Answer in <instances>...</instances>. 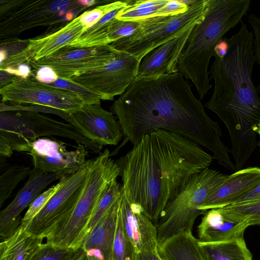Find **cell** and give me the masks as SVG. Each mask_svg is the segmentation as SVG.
I'll use <instances>...</instances> for the list:
<instances>
[{
	"mask_svg": "<svg viewBox=\"0 0 260 260\" xmlns=\"http://www.w3.org/2000/svg\"><path fill=\"white\" fill-rule=\"evenodd\" d=\"M204 107L179 72L137 77L111 110L118 119L124 142L134 146L146 134L167 131L207 149L219 165L235 171L230 150L221 140L220 127Z\"/></svg>",
	"mask_w": 260,
	"mask_h": 260,
	"instance_id": "6da1fadb",
	"label": "cell"
},
{
	"mask_svg": "<svg viewBox=\"0 0 260 260\" xmlns=\"http://www.w3.org/2000/svg\"><path fill=\"white\" fill-rule=\"evenodd\" d=\"M213 156L178 134L163 129L144 136L115 162L121 190L156 226L168 204L194 174L209 168Z\"/></svg>",
	"mask_w": 260,
	"mask_h": 260,
	"instance_id": "7a4b0ae2",
	"label": "cell"
},
{
	"mask_svg": "<svg viewBox=\"0 0 260 260\" xmlns=\"http://www.w3.org/2000/svg\"><path fill=\"white\" fill-rule=\"evenodd\" d=\"M227 41L226 53L214 56L209 79L213 80L214 88L204 106L224 124L246 128L260 122V95L252 78L253 32L241 22L239 30Z\"/></svg>",
	"mask_w": 260,
	"mask_h": 260,
	"instance_id": "3957f363",
	"label": "cell"
},
{
	"mask_svg": "<svg viewBox=\"0 0 260 260\" xmlns=\"http://www.w3.org/2000/svg\"><path fill=\"white\" fill-rule=\"evenodd\" d=\"M250 0H209L203 17L191 29L179 57V72L195 86L201 99L212 87L208 67L223 36L247 13Z\"/></svg>",
	"mask_w": 260,
	"mask_h": 260,
	"instance_id": "277c9868",
	"label": "cell"
},
{
	"mask_svg": "<svg viewBox=\"0 0 260 260\" xmlns=\"http://www.w3.org/2000/svg\"><path fill=\"white\" fill-rule=\"evenodd\" d=\"M104 1L1 0L0 45L17 40L22 31L39 26L70 22L87 8Z\"/></svg>",
	"mask_w": 260,
	"mask_h": 260,
	"instance_id": "5b68a950",
	"label": "cell"
},
{
	"mask_svg": "<svg viewBox=\"0 0 260 260\" xmlns=\"http://www.w3.org/2000/svg\"><path fill=\"white\" fill-rule=\"evenodd\" d=\"M110 156L109 150L105 149L98 157L87 160V173L76 205L64 225L46 243L56 247L81 248L98 203L109 185L119 176V168Z\"/></svg>",
	"mask_w": 260,
	"mask_h": 260,
	"instance_id": "8992f818",
	"label": "cell"
},
{
	"mask_svg": "<svg viewBox=\"0 0 260 260\" xmlns=\"http://www.w3.org/2000/svg\"><path fill=\"white\" fill-rule=\"evenodd\" d=\"M228 175L206 168L193 175L167 205L156 225L158 244L175 235L192 233L196 218L208 194Z\"/></svg>",
	"mask_w": 260,
	"mask_h": 260,
	"instance_id": "52a82bcc",
	"label": "cell"
},
{
	"mask_svg": "<svg viewBox=\"0 0 260 260\" xmlns=\"http://www.w3.org/2000/svg\"><path fill=\"white\" fill-rule=\"evenodd\" d=\"M209 2L195 0L184 13L154 16L139 21V26L132 35L110 45L116 50L126 52L141 60L150 51L199 22L204 16Z\"/></svg>",
	"mask_w": 260,
	"mask_h": 260,
	"instance_id": "ba28073f",
	"label": "cell"
},
{
	"mask_svg": "<svg viewBox=\"0 0 260 260\" xmlns=\"http://www.w3.org/2000/svg\"><path fill=\"white\" fill-rule=\"evenodd\" d=\"M0 130L33 141L39 137L59 136L75 141L95 153L103 146L84 137L72 124L55 120L38 112L19 106L1 104Z\"/></svg>",
	"mask_w": 260,
	"mask_h": 260,
	"instance_id": "9c48e42d",
	"label": "cell"
},
{
	"mask_svg": "<svg viewBox=\"0 0 260 260\" xmlns=\"http://www.w3.org/2000/svg\"><path fill=\"white\" fill-rule=\"evenodd\" d=\"M0 93L2 102L41 107L66 121L69 114L85 104L76 93L40 82L34 78H19L0 88Z\"/></svg>",
	"mask_w": 260,
	"mask_h": 260,
	"instance_id": "30bf717a",
	"label": "cell"
},
{
	"mask_svg": "<svg viewBox=\"0 0 260 260\" xmlns=\"http://www.w3.org/2000/svg\"><path fill=\"white\" fill-rule=\"evenodd\" d=\"M87 170V160L85 166L77 172L60 180L59 188L43 209L30 221L24 224L29 232L47 241L62 228L76 205Z\"/></svg>",
	"mask_w": 260,
	"mask_h": 260,
	"instance_id": "8fae6325",
	"label": "cell"
},
{
	"mask_svg": "<svg viewBox=\"0 0 260 260\" xmlns=\"http://www.w3.org/2000/svg\"><path fill=\"white\" fill-rule=\"evenodd\" d=\"M117 51L110 44L83 48L67 46L48 57L26 64L32 72L41 67H49L58 78L70 80L104 66L113 59Z\"/></svg>",
	"mask_w": 260,
	"mask_h": 260,
	"instance_id": "7c38bea8",
	"label": "cell"
},
{
	"mask_svg": "<svg viewBox=\"0 0 260 260\" xmlns=\"http://www.w3.org/2000/svg\"><path fill=\"white\" fill-rule=\"evenodd\" d=\"M140 61L118 50L113 59L104 66L70 80L96 93L102 100L112 101L123 93L137 77Z\"/></svg>",
	"mask_w": 260,
	"mask_h": 260,
	"instance_id": "4fadbf2b",
	"label": "cell"
},
{
	"mask_svg": "<svg viewBox=\"0 0 260 260\" xmlns=\"http://www.w3.org/2000/svg\"><path fill=\"white\" fill-rule=\"evenodd\" d=\"M64 144L59 140L38 138L29 142L25 153L31 156L34 168L57 174L61 180L84 167L88 156L84 145L78 144L75 150L68 151Z\"/></svg>",
	"mask_w": 260,
	"mask_h": 260,
	"instance_id": "5bb4252c",
	"label": "cell"
},
{
	"mask_svg": "<svg viewBox=\"0 0 260 260\" xmlns=\"http://www.w3.org/2000/svg\"><path fill=\"white\" fill-rule=\"evenodd\" d=\"M85 30L80 16L60 28L43 36L28 40L21 51L7 56L1 61L0 71H8L22 64L36 61L52 54L59 49L70 45Z\"/></svg>",
	"mask_w": 260,
	"mask_h": 260,
	"instance_id": "9a60e30c",
	"label": "cell"
},
{
	"mask_svg": "<svg viewBox=\"0 0 260 260\" xmlns=\"http://www.w3.org/2000/svg\"><path fill=\"white\" fill-rule=\"evenodd\" d=\"M86 139L103 145H116L123 136L119 121L100 104H84L68 114L67 121Z\"/></svg>",
	"mask_w": 260,
	"mask_h": 260,
	"instance_id": "2e32d148",
	"label": "cell"
},
{
	"mask_svg": "<svg viewBox=\"0 0 260 260\" xmlns=\"http://www.w3.org/2000/svg\"><path fill=\"white\" fill-rule=\"evenodd\" d=\"M59 179L57 174L45 172L34 168L28 179L14 200L0 212V236L5 239L11 236L21 223L20 213L50 184Z\"/></svg>",
	"mask_w": 260,
	"mask_h": 260,
	"instance_id": "e0dca14e",
	"label": "cell"
},
{
	"mask_svg": "<svg viewBox=\"0 0 260 260\" xmlns=\"http://www.w3.org/2000/svg\"><path fill=\"white\" fill-rule=\"evenodd\" d=\"M119 215L124 233L136 252L158 247L156 226L137 203L129 202L122 192Z\"/></svg>",
	"mask_w": 260,
	"mask_h": 260,
	"instance_id": "ac0fdd59",
	"label": "cell"
},
{
	"mask_svg": "<svg viewBox=\"0 0 260 260\" xmlns=\"http://www.w3.org/2000/svg\"><path fill=\"white\" fill-rule=\"evenodd\" d=\"M197 23L148 52L140 62L137 77L179 72L178 63L181 52L191 29Z\"/></svg>",
	"mask_w": 260,
	"mask_h": 260,
	"instance_id": "d6986e66",
	"label": "cell"
},
{
	"mask_svg": "<svg viewBox=\"0 0 260 260\" xmlns=\"http://www.w3.org/2000/svg\"><path fill=\"white\" fill-rule=\"evenodd\" d=\"M260 183V168L238 170L226 178L208 194L200 208L204 212L232 204Z\"/></svg>",
	"mask_w": 260,
	"mask_h": 260,
	"instance_id": "ffe728a7",
	"label": "cell"
},
{
	"mask_svg": "<svg viewBox=\"0 0 260 260\" xmlns=\"http://www.w3.org/2000/svg\"><path fill=\"white\" fill-rule=\"evenodd\" d=\"M119 202L120 197L85 237L81 248L86 260H112Z\"/></svg>",
	"mask_w": 260,
	"mask_h": 260,
	"instance_id": "44dd1931",
	"label": "cell"
},
{
	"mask_svg": "<svg viewBox=\"0 0 260 260\" xmlns=\"http://www.w3.org/2000/svg\"><path fill=\"white\" fill-rule=\"evenodd\" d=\"M249 225L246 221H235L225 217L218 208L207 211L198 227L199 241L218 242L244 237Z\"/></svg>",
	"mask_w": 260,
	"mask_h": 260,
	"instance_id": "7402d4cb",
	"label": "cell"
},
{
	"mask_svg": "<svg viewBox=\"0 0 260 260\" xmlns=\"http://www.w3.org/2000/svg\"><path fill=\"white\" fill-rule=\"evenodd\" d=\"M43 239L29 232L20 224L9 237L0 243V260H30L43 244Z\"/></svg>",
	"mask_w": 260,
	"mask_h": 260,
	"instance_id": "603a6c76",
	"label": "cell"
},
{
	"mask_svg": "<svg viewBox=\"0 0 260 260\" xmlns=\"http://www.w3.org/2000/svg\"><path fill=\"white\" fill-rule=\"evenodd\" d=\"M199 242L192 233H185L158 244L157 248L164 260H204Z\"/></svg>",
	"mask_w": 260,
	"mask_h": 260,
	"instance_id": "cb8c5ba5",
	"label": "cell"
},
{
	"mask_svg": "<svg viewBox=\"0 0 260 260\" xmlns=\"http://www.w3.org/2000/svg\"><path fill=\"white\" fill-rule=\"evenodd\" d=\"M204 260H252L244 237L218 242H199Z\"/></svg>",
	"mask_w": 260,
	"mask_h": 260,
	"instance_id": "d4e9b609",
	"label": "cell"
},
{
	"mask_svg": "<svg viewBox=\"0 0 260 260\" xmlns=\"http://www.w3.org/2000/svg\"><path fill=\"white\" fill-rule=\"evenodd\" d=\"M129 3L130 0L117 1L115 7L95 24L84 30L77 39L69 46L83 48L106 45V34L109 25Z\"/></svg>",
	"mask_w": 260,
	"mask_h": 260,
	"instance_id": "484cf974",
	"label": "cell"
},
{
	"mask_svg": "<svg viewBox=\"0 0 260 260\" xmlns=\"http://www.w3.org/2000/svg\"><path fill=\"white\" fill-rule=\"evenodd\" d=\"M168 0L130 1L129 5L117 16L116 19L128 21H139L156 16Z\"/></svg>",
	"mask_w": 260,
	"mask_h": 260,
	"instance_id": "4316f807",
	"label": "cell"
},
{
	"mask_svg": "<svg viewBox=\"0 0 260 260\" xmlns=\"http://www.w3.org/2000/svg\"><path fill=\"white\" fill-rule=\"evenodd\" d=\"M227 218L235 221H246L249 226H260V201L230 205L218 208Z\"/></svg>",
	"mask_w": 260,
	"mask_h": 260,
	"instance_id": "83f0119b",
	"label": "cell"
},
{
	"mask_svg": "<svg viewBox=\"0 0 260 260\" xmlns=\"http://www.w3.org/2000/svg\"><path fill=\"white\" fill-rule=\"evenodd\" d=\"M121 193V184L114 180L108 187L98 203L87 226L85 237L105 215Z\"/></svg>",
	"mask_w": 260,
	"mask_h": 260,
	"instance_id": "f1b7e54d",
	"label": "cell"
},
{
	"mask_svg": "<svg viewBox=\"0 0 260 260\" xmlns=\"http://www.w3.org/2000/svg\"><path fill=\"white\" fill-rule=\"evenodd\" d=\"M31 170L24 165H14L0 176V207L9 198L18 184L27 176Z\"/></svg>",
	"mask_w": 260,
	"mask_h": 260,
	"instance_id": "f546056e",
	"label": "cell"
},
{
	"mask_svg": "<svg viewBox=\"0 0 260 260\" xmlns=\"http://www.w3.org/2000/svg\"><path fill=\"white\" fill-rule=\"evenodd\" d=\"M85 254L82 248L74 249L56 247L43 243L30 260H85Z\"/></svg>",
	"mask_w": 260,
	"mask_h": 260,
	"instance_id": "4dcf8cb0",
	"label": "cell"
},
{
	"mask_svg": "<svg viewBox=\"0 0 260 260\" xmlns=\"http://www.w3.org/2000/svg\"><path fill=\"white\" fill-rule=\"evenodd\" d=\"M136 249L124 233L118 213L112 260H134Z\"/></svg>",
	"mask_w": 260,
	"mask_h": 260,
	"instance_id": "1f68e13d",
	"label": "cell"
},
{
	"mask_svg": "<svg viewBox=\"0 0 260 260\" xmlns=\"http://www.w3.org/2000/svg\"><path fill=\"white\" fill-rule=\"evenodd\" d=\"M139 26L138 21L113 20L109 25L106 35V43L109 45L132 35Z\"/></svg>",
	"mask_w": 260,
	"mask_h": 260,
	"instance_id": "d6a6232c",
	"label": "cell"
},
{
	"mask_svg": "<svg viewBox=\"0 0 260 260\" xmlns=\"http://www.w3.org/2000/svg\"><path fill=\"white\" fill-rule=\"evenodd\" d=\"M48 84L76 93L83 99L86 104L101 103V99L98 94L70 80L58 78L54 82Z\"/></svg>",
	"mask_w": 260,
	"mask_h": 260,
	"instance_id": "836d02e7",
	"label": "cell"
},
{
	"mask_svg": "<svg viewBox=\"0 0 260 260\" xmlns=\"http://www.w3.org/2000/svg\"><path fill=\"white\" fill-rule=\"evenodd\" d=\"M60 182L41 193L30 204L20 224H26L34 218L43 209L60 185Z\"/></svg>",
	"mask_w": 260,
	"mask_h": 260,
	"instance_id": "e575fe53",
	"label": "cell"
},
{
	"mask_svg": "<svg viewBox=\"0 0 260 260\" xmlns=\"http://www.w3.org/2000/svg\"><path fill=\"white\" fill-rule=\"evenodd\" d=\"M117 1L101 5L95 8L88 10L80 16L81 21L85 27V30L95 24L109 11L115 6Z\"/></svg>",
	"mask_w": 260,
	"mask_h": 260,
	"instance_id": "d590c367",
	"label": "cell"
},
{
	"mask_svg": "<svg viewBox=\"0 0 260 260\" xmlns=\"http://www.w3.org/2000/svg\"><path fill=\"white\" fill-rule=\"evenodd\" d=\"M248 18V23L253 29L255 62H256L260 67V17L251 14ZM256 87L257 92L260 95V80Z\"/></svg>",
	"mask_w": 260,
	"mask_h": 260,
	"instance_id": "8d00e7d4",
	"label": "cell"
},
{
	"mask_svg": "<svg viewBox=\"0 0 260 260\" xmlns=\"http://www.w3.org/2000/svg\"><path fill=\"white\" fill-rule=\"evenodd\" d=\"M33 78L37 81L46 84H50L56 81L58 77L50 68L43 67L35 72H32Z\"/></svg>",
	"mask_w": 260,
	"mask_h": 260,
	"instance_id": "74e56055",
	"label": "cell"
},
{
	"mask_svg": "<svg viewBox=\"0 0 260 260\" xmlns=\"http://www.w3.org/2000/svg\"><path fill=\"white\" fill-rule=\"evenodd\" d=\"M259 201H260V183L231 205L242 204Z\"/></svg>",
	"mask_w": 260,
	"mask_h": 260,
	"instance_id": "f35d334b",
	"label": "cell"
},
{
	"mask_svg": "<svg viewBox=\"0 0 260 260\" xmlns=\"http://www.w3.org/2000/svg\"><path fill=\"white\" fill-rule=\"evenodd\" d=\"M158 247L135 253L134 260H164L160 256Z\"/></svg>",
	"mask_w": 260,
	"mask_h": 260,
	"instance_id": "ab89813d",
	"label": "cell"
},
{
	"mask_svg": "<svg viewBox=\"0 0 260 260\" xmlns=\"http://www.w3.org/2000/svg\"><path fill=\"white\" fill-rule=\"evenodd\" d=\"M1 71L0 88L7 85L20 78L18 76L4 71Z\"/></svg>",
	"mask_w": 260,
	"mask_h": 260,
	"instance_id": "60d3db41",
	"label": "cell"
},
{
	"mask_svg": "<svg viewBox=\"0 0 260 260\" xmlns=\"http://www.w3.org/2000/svg\"><path fill=\"white\" fill-rule=\"evenodd\" d=\"M13 150L4 138L0 136V155L3 157H10Z\"/></svg>",
	"mask_w": 260,
	"mask_h": 260,
	"instance_id": "b9f144b4",
	"label": "cell"
},
{
	"mask_svg": "<svg viewBox=\"0 0 260 260\" xmlns=\"http://www.w3.org/2000/svg\"><path fill=\"white\" fill-rule=\"evenodd\" d=\"M256 133H257L260 138V123L258 125L257 128L256 129ZM259 146H260V142H259Z\"/></svg>",
	"mask_w": 260,
	"mask_h": 260,
	"instance_id": "7bdbcfd3",
	"label": "cell"
},
{
	"mask_svg": "<svg viewBox=\"0 0 260 260\" xmlns=\"http://www.w3.org/2000/svg\"><path fill=\"white\" fill-rule=\"evenodd\" d=\"M85 260H86V258H85Z\"/></svg>",
	"mask_w": 260,
	"mask_h": 260,
	"instance_id": "ee69618b",
	"label": "cell"
}]
</instances>
